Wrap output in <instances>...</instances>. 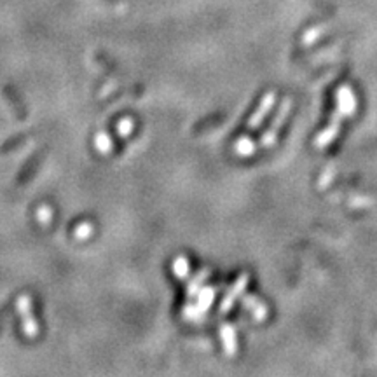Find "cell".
<instances>
[{"label": "cell", "instance_id": "11", "mask_svg": "<svg viewBox=\"0 0 377 377\" xmlns=\"http://www.w3.org/2000/svg\"><path fill=\"white\" fill-rule=\"evenodd\" d=\"M234 151L238 152V155L248 157V155H253V152H255V144H253L248 137H241L240 140L236 142V145H234Z\"/></svg>", "mask_w": 377, "mask_h": 377}, {"label": "cell", "instance_id": "1", "mask_svg": "<svg viewBox=\"0 0 377 377\" xmlns=\"http://www.w3.org/2000/svg\"><path fill=\"white\" fill-rule=\"evenodd\" d=\"M290 108H292V100H290V98H285V100H283V104H281L280 112H278V115L274 117L273 124H271V128L262 135V138H260V145H262V147H273V145L276 144L278 131L281 130V126H283L285 119L289 117Z\"/></svg>", "mask_w": 377, "mask_h": 377}, {"label": "cell", "instance_id": "8", "mask_svg": "<svg viewBox=\"0 0 377 377\" xmlns=\"http://www.w3.org/2000/svg\"><path fill=\"white\" fill-rule=\"evenodd\" d=\"M220 336H222L224 349H226L227 356H234L238 351V339H236V330L233 325L226 323L224 327H220Z\"/></svg>", "mask_w": 377, "mask_h": 377}, {"label": "cell", "instance_id": "12", "mask_svg": "<svg viewBox=\"0 0 377 377\" xmlns=\"http://www.w3.org/2000/svg\"><path fill=\"white\" fill-rule=\"evenodd\" d=\"M26 140H28L26 135H16V137L9 138V140L0 147V152H2V154H9L11 151H16V148L21 147L23 144H26Z\"/></svg>", "mask_w": 377, "mask_h": 377}, {"label": "cell", "instance_id": "7", "mask_svg": "<svg viewBox=\"0 0 377 377\" xmlns=\"http://www.w3.org/2000/svg\"><path fill=\"white\" fill-rule=\"evenodd\" d=\"M4 95H6V98H8L9 104H11V107L14 108V112H16V115H18L19 121H26V119H28V112H26V107H25V104H23L21 98H19L18 91H16V89H12L11 86H6Z\"/></svg>", "mask_w": 377, "mask_h": 377}, {"label": "cell", "instance_id": "6", "mask_svg": "<svg viewBox=\"0 0 377 377\" xmlns=\"http://www.w3.org/2000/svg\"><path fill=\"white\" fill-rule=\"evenodd\" d=\"M44 154H46V151H37L34 155H32V157H30L28 161H26L25 166H23V170L19 171V175H18L19 185H23V184H26V182L32 180V177H34L35 171H37L39 164H41V161L44 160Z\"/></svg>", "mask_w": 377, "mask_h": 377}, {"label": "cell", "instance_id": "13", "mask_svg": "<svg viewBox=\"0 0 377 377\" xmlns=\"http://www.w3.org/2000/svg\"><path fill=\"white\" fill-rule=\"evenodd\" d=\"M188 260L185 257H177L173 262V273L177 274L178 278H185L188 274Z\"/></svg>", "mask_w": 377, "mask_h": 377}, {"label": "cell", "instance_id": "16", "mask_svg": "<svg viewBox=\"0 0 377 377\" xmlns=\"http://www.w3.org/2000/svg\"><path fill=\"white\" fill-rule=\"evenodd\" d=\"M107 2H115V0H107Z\"/></svg>", "mask_w": 377, "mask_h": 377}, {"label": "cell", "instance_id": "5", "mask_svg": "<svg viewBox=\"0 0 377 377\" xmlns=\"http://www.w3.org/2000/svg\"><path fill=\"white\" fill-rule=\"evenodd\" d=\"M246 285H248V274H241V276L236 280V283H234V285L229 289V292L226 293V297H224L222 306H220V313L227 314L231 309H233V306L236 304L238 297L244 292Z\"/></svg>", "mask_w": 377, "mask_h": 377}, {"label": "cell", "instance_id": "14", "mask_svg": "<svg viewBox=\"0 0 377 377\" xmlns=\"http://www.w3.org/2000/svg\"><path fill=\"white\" fill-rule=\"evenodd\" d=\"M131 131V121L130 119H122L121 122H119V133L126 135Z\"/></svg>", "mask_w": 377, "mask_h": 377}, {"label": "cell", "instance_id": "3", "mask_svg": "<svg viewBox=\"0 0 377 377\" xmlns=\"http://www.w3.org/2000/svg\"><path fill=\"white\" fill-rule=\"evenodd\" d=\"M274 102H276V93L269 91L264 95L262 102H260V105L257 107L255 114H251V117L248 119V130H257V128L262 124L264 119L267 117V114H269L271 108H273Z\"/></svg>", "mask_w": 377, "mask_h": 377}, {"label": "cell", "instance_id": "9", "mask_svg": "<svg viewBox=\"0 0 377 377\" xmlns=\"http://www.w3.org/2000/svg\"><path fill=\"white\" fill-rule=\"evenodd\" d=\"M243 304L244 306H246V304H251V306H253L246 307V309L253 314V318L255 320H264L267 316V306L264 302H260L259 299H255V297H244Z\"/></svg>", "mask_w": 377, "mask_h": 377}, {"label": "cell", "instance_id": "10", "mask_svg": "<svg viewBox=\"0 0 377 377\" xmlns=\"http://www.w3.org/2000/svg\"><path fill=\"white\" fill-rule=\"evenodd\" d=\"M213 297H215V289H204L203 292L200 293V304H197L196 316L206 313L208 307H210L211 302H213Z\"/></svg>", "mask_w": 377, "mask_h": 377}, {"label": "cell", "instance_id": "15", "mask_svg": "<svg viewBox=\"0 0 377 377\" xmlns=\"http://www.w3.org/2000/svg\"><path fill=\"white\" fill-rule=\"evenodd\" d=\"M8 314H9V307H2V309H0V330H2V327H4Z\"/></svg>", "mask_w": 377, "mask_h": 377}, {"label": "cell", "instance_id": "2", "mask_svg": "<svg viewBox=\"0 0 377 377\" xmlns=\"http://www.w3.org/2000/svg\"><path fill=\"white\" fill-rule=\"evenodd\" d=\"M337 112H339L342 117H351L356 112L358 107V102H356L355 91H353L349 86H340L337 89Z\"/></svg>", "mask_w": 377, "mask_h": 377}, {"label": "cell", "instance_id": "4", "mask_svg": "<svg viewBox=\"0 0 377 377\" xmlns=\"http://www.w3.org/2000/svg\"><path fill=\"white\" fill-rule=\"evenodd\" d=\"M342 115L339 114V112H334L332 115V121H330L329 128L327 130H323L322 133L316 135V138H314V147L316 148H325L327 145L332 144L334 140H336V137L339 135L340 130V121H342Z\"/></svg>", "mask_w": 377, "mask_h": 377}]
</instances>
